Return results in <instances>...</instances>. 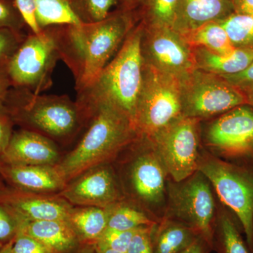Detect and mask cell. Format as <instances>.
Returning <instances> with one entry per match:
<instances>
[{"label": "cell", "mask_w": 253, "mask_h": 253, "mask_svg": "<svg viewBox=\"0 0 253 253\" xmlns=\"http://www.w3.org/2000/svg\"><path fill=\"white\" fill-rule=\"evenodd\" d=\"M61 56L59 40L43 31L23 39L7 62L12 87L40 94L51 84V74Z\"/></svg>", "instance_id": "ba28073f"}, {"label": "cell", "mask_w": 253, "mask_h": 253, "mask_svg": "<svg viewBox=\"0 0 253 253\" xmlns=\"http://www.w3.org/2000/svg\"><path fill=\"white\" fill-rule=\"evenodd\" d=\"M59 194L73 206L108 208L125 199L117 176L110 164L83 172L69 181Z\"/></svg>", "instance_id": "5bb4252c"}, {"label": "cell", "mask_w": 253, "mask_h": 253, "mask_svg": "<svg viewBox=\"0 0 253 253\" xmlns=\"http://www.w3.org/2000/svg\"><path fill=\"white\" fill-rule=\"evenodd\" d=\"M234 13L231 0H179L172 28L182 35Z\"/></svg>", "instance_id": "ac0fdd59"}, {"label": "cell", "mask_w": 253, "mask_h": 253, "mask_svg": "<svg viewBox=\"0 0 253 253\" xmlns=\"http://www.w3.org/2000/svg\"><path fill=\"white\" fill-rule=\"evenodd\" d=\"M181 84L183 117L201 120L247 104L244 91L213 73L195 70Z\"/></svg>", "instance_id": "9c48e42d"}, {"label": "cell", "mask_w": 253, "mask_h": 253, "mask_svg": "<svg viewBox=\"0 0 253 253\" xmlns=\"http://www.w3.org/2000/svg\"><path fill=\"white\" fill-rule=\"evenodd\" d=\"M234 13L253 16V0H232Z\"/></svg>", "instance_id": "60d3db41"}, {"label": "cell", "mask_w": 253, "mask_h": 253, "mask_svg": "<svg viewBox=\"0 0 253 253\" xmlns=\"http://www.w3.org/2000/svg\"><path fill=\"white\" fill-rule=\"evenodd\" d=\"M4 244L2 242H0V250L2 249L3 246H4Z\"/></svg>", "instance_id": "7dc6e473"}, {"label": "cell", "mask_w": 253, "mask_h": 253, "mask_svg": "<svg viewBox=\"0 0 253 253\" xmlns=\"http://www.w3.org/2000/svg\"><path fill=\"white\" fill-rule=\"evenodd\" d=\"M199 122L181 117L147 139L159 156L171 180L179 182L198 170Z\"/></svg>", "instance_id": "30bf717a"}, {"label": "cell", "mask_w": 253, "mask_h": 253, "mask_svg": "<svg viewBox=\"0 0 253 253\" xmlns=\"http://www.w3.org/2000/svg\"><path fill=\"white\" fill-rule=\"evenodd\" d=\"M107 208L94 206H73L67 220L78 237L96 244L107 228Z\"/></svg>", "instance_id": "7402d4cb"}, {"label": "cell", "mask_w": 253, "mask_h": 253, "mask_svg": "<svg viewBox=\"0 0 253 253\" xmlns=\"http://www.w3.org/2000/svg\"><path fill=\"white\" fill-rule=\"evenodd\" d=\"M12 253H52V252L38 240L21 231H18L13 243Z\"/></svg>", "instance_id": "836d02e7"}, {"label": "cell", "mask_w": 253, "mask_h": 253, "mask_svg": "<svg viewBox=\"0 0 253 253\" xmlns=\"http://www.w3.org/2000/svg\"><path fill=\"white\" fill-rule=\"evenodd\" d=\"M92 120L78 146L57 163L67 184L91 168L109 164L126 146L139 139L130 118L107 103L93 106Z\"/></svg>", "instance_id": "6da1fadb"}, {"label": "cell", "mask_w": 253, "mask_h": 253, "mask_svg": "<svg viewBox=\"0 0 253 253\" xmlns=\"http://www.w3.org/2000/svg\"><path fill=\"white\" fill-rule=\"evenodd\" d=\"M241 89L244 91L245 96H246L247 104L253 109V85L242 88Z\"/></svg>", "instance_id": "b9f144b4"}, {"label": "cell", "mask_w": 253, "mask_h": 253, "mask_svg": "<svg viewBox=\"0 0 253 253\" xmlns=\"http://www.w3.org/2000/svg\"><path fill=\"white\" fill-rule=\"evenodd\" d=\"M0 206L17 220L19 226L31 221L67 219L73 207L59 194L30 192L1 182Z\"/></svg>", "instance_id": "9a60e30c"}, {"label": "cell", "mask_w": 253, "mask_h": 253, "mask_svg": "<svg viewBox=\"0 0 253 253\" xmlns=\"http://www.w3.org/2000/svg\"><path fill=\"white\" fill-rule=\"evenodd\" d=\"M211 250H212V247L207 241L199 236L192 244L179 253H209Z\"/></svg>", "instance_id": "ab89813d"}, {"label": "cell", "mask_w": 253, "mask_h": 253, "mask_svg": "<svg viewBox=\"0 0 253 253\" xmlns=\"http://www.w3.org/2000/svg\"><path fill=\"white\" fill-rule=\"evenodd\" d=\"M95 251L96 253H122L96 244H95Z\"/></svg>", "instance_id": "7bdbcfd3"}, {"label": "cell", "mask_w": 253, "mask_h": 253, "mask_svg": "<svg viewBox=\"0 0 253 253\" xmlns=\"http://www.w3.org/2000/svg\"><path fill=\"white\" fill-rule=\"evenodd\" d=\"M12 84L7 72V63L0 65V115H8V97Z\"/></svg>", "instance_id": "8d00e7d4"}, {"label": "cell", "mask_w": 253, "mask_h": 253, "mask_svg": "<svg viewBox=\"0 0 253 253\" xmlns=\"http://www.w3.org/2000/svg\"><path fill=\"white\" fill-rule=\"evenodd\" d=\"M23 41L21 33L0 28V65L9 61Z\"/></svg>", "instance_id": "1f68e13d"}, {"label": "cell", "mask_w": 253, "mask_h": 253, "mask_svg": "<svg viewBox=\"0 0 253 253\" xmlns=\"http://www.w3.org/2000/svg\"><path fill=\"white\" fill-rule=\"evenodd\" d=\"M141 53L144 63L180 81L196 70L192 48L172 28L143 23Z\"/></svg>", "instance_id": "7c38bea8"}, {"label": "cell", "mask_w": 253, "mask_h": 253, "mask_svg": "<svg viewBox=\"0 0 253 253\" xmlns=\"http://www.w3.org/2000/svg\"><path fill=\"white\" fill-rule=\"evenodd\" d=\"M24 25L14 1L11 2L9 0H0V28L21 33Z\"/></svg>", "instance_id": "4dcf8cb0"}, {"label": "cell", "mask_w": 253, "mask_h": 253, "mask_svg": "<svg viewBox=\"0 0 253 253\" xmlns=\"http://www.w3.org/2000/svg\"><path fill=\"white\" fill-rule=\"evenodd\" d=\"M233 85L240 89L253 85V61L249 67L242 72L231 76H221Z\"/></svg>", "instance_id": "74e56055"}, {"label": "cell", "mask_w": 253, "mask_h": 253, "mask_svg": "<svg viewBox=\"0 0 253 253\" xmlns=\"http://www.w3.org/2000/svg\"><path fill=\"white\" fill-rule=\"evenodd\" d=\"M7 107L13 122L54 138L72 134L83 114L79 104L68 96H44L17 88L10 91Z\"/></svg>", "instance_id": "277c9868"}, {"label": "cell", "mask_w": 253, "mask_h": 253, "mask_svg": "<svg viewBox=\"0 0 253 253\" xmlns=\"http://www.w3.org/2000/svg\"><path fill=\"white\" fill-rule=\"evenodd\" d=\"M208 146L227 159L253 161V109L248 104L221 114L206 134Z\"/></svg>", "instance_id": "4fadbf2b"}, {"label": "cell", "mask_w": 253, "mask_h": 253, "mask_svg": "<svg viewBox=\"0 0 253 253\" xmlns=\"http://www.w3.org/2000/svg\"><path fill=\"white\" fill-rule=\"evenodd\" d=\"M17 220L0 206V242L14 239L19 229Z\"/></svg>", "instance_id": "d590c367"}, {"label": "cell", "mask_w": 253, "mask_h": 253, "mask_svg": "<svg viewBox=\"0 0 253 253\" xmlns=\"http://www.w3.org/2000/svg\"><path fill=\"white\" fill-rule=\"evenodd\" d=\"M142 33L143 23L133 28L94 83L81 91L78 104L83 114L96 104L107 103L126 113L134 124L144 71Z\"/></svg>", "instance_id": "7a4b0ae2"}, {"label": "cell", "mask_w": 253, "mask_h": 253, "mask_svg": "<svg viewBox=\"0 0 253 253\" xmlns=\"http://www.w3.org/2000/svg\"><path fill=\"white\" fill-rule=\"evenodd\" d=\"M13 123L8 115H0V156L7 147L12 135Z\"/></svg>", "instance_id": "f35d334b"}, {"label": "cell", "mask_w": 253, "mask_h": 253, "mask_svg": "<svg viewBox=\"0 0 253 253\" xmlns=\"http://www.w3.org/2000/svg\"><path fill=\"white\" fill-rule=\"evenodd\" d=\"M23 22L31 30L33 34L40 35L41 29L37 20L36 0H13Z\"/></svg>", "instance_id": "d6a6232c"}, {"label": "cell", "mask_w": 253, "mask_h": 253, "mask_svg": "<svg viewBox=\"0 0 253 253\" xmlns=\"http://www.w3.org/2000/svg\"><path fill=\"white\" fill-rule=\"evenodd\" d=\"M82 253H96V251H95V249H86L85 251H84V252H83Z\"/></svg>", "instance_id": "bcb514c9"}, {"label": "cell", "mask_w": 253, "mask_h": 253, "mask_svg": "<svg viewBox=\"0 0 253 253\" xmlns=\"http://www.w3.org/2000/svg\"><path fill=\"white\" fill-rule=\"evenodd\" d=\"M83 23L102 21L111 14L116 0H68Z\"/></svg>", "instance_id": "f1b7e54d"}, {"label": "cell", "mask_w": 253, "mask_h": 253, "mask_svg": "<svg viewBox=\"0 0 253 253\" xmlns=\"http://www.w3.org/2000/svg\"><path fill=\"white\" fill-rule=\"evenodd\" d=\"M219 23L236 48L253 51V16L234 13Z\"/></svg>", "instance_id": "4316f807"}, {"label": "cell", "mask_w": 253, "mask_h": 253, "mask_svg": "<svg viewBox=\"0 0 253 253\" xmlns=\"http://www.w3.org/2000/svg\"><path fill=\"white\" fill-rule=\"evenodd\" d=\"M241 232L242 229L235 216L224 209L218 211L213 249L218 253H252Z\"/></svg>", "instance_id": "603a6c76"}, {"label": "cell", "mask_w": 253, "mask_h": 253, "mask_svg": "<svg viewBox=\"0 0 253 253\" xmlns=\"http://www.w3.org/2000/svg\"><path fill=\"white\" fill-rule=\"evenodd\" d=\"M153 226L138 229L131 239L126 253H154L151 243Z\"/></svg>", "instance_id": "e575fe53"}, {"label": "cell", "mask_w": 253, "mask_h": 253, "mask_svg": "<svg viewBox=\"0 0 253 253\" xmlns=\"http://www.w3.org/2000/svg\"><path fill=\"white\" fill-rule=\"evenodd\" d=\"M144 139V147L127 167L126 187L132 202L159 221L167 205L168 174L152 145Z\"/></svg>", "instance_id": "8fae6325"}, {"label": "cell", "mask_w": 253, "mask_h": 253, "mask_svg": "<svg viewBox=\"0 0 253 253\" xmlns=\"http://www.w3.org/2000/svg\"><path fill=\"white\" fill-rule=\"evenodd\" d=\"M132 29V18L126 11L98 22L68 26L66 41L80 92L91 85Z\"/></svg>", "instance_id": "3957f363"}, {"label": "cell", "mask_w": 253, "mask_h": 253, "mask_svg": "<svg viewBox=\"0 0 253 253\" xmlns=\"http://www.w3.org/2000/svg\"><path fill=\"white\" fill-rule=\"evenodd\" d=\"M144 3V24L172 28L179 0H142Z\"/></svg>", "instance_id": "83f0119b"}, {"label": "cell", "mask_w": 253, "mask_h": 253, "mask_svg": "<svg viewBox=\"0 0 253 253\" xmlns=\"http://www.w3.org/2000/svg\"><path fill=\"white\" fill-rule=\"evenodd\" d=\"M122 1L126 6H130L131 5L135 4L136 1H139V0H122Z\"/></svg>", "instance_id": "f6af8a7d"}, {"label": "cell", "mask_w": 253, "mask_h": 253, "mask_svg": "<svg viewBox=\"0 0 253 253\" xmlns=\"http://www.w3.org/2000/svg\"><path fill=\"white\" fill-rule=\"evenodd\" d=\"M231 1H232V0H231Z\"/></svg>", "instance_id": "c3c4849f"}, {"label": "cell", "mask_w": 253, "mask_h": 253, "mask_svg": "<svg viewBox=\"0 0 253 253\" xmlns=\"http://www.w3.org/2000/svg\"><path fill=\"white\" fill-rule=\"evenodd\" d=\"M201 171L224 206L239 221L246 242L253 253V169L214 157L200 155Z\"/></svg>", "instance_id": "8992f818"}, {"label": "cell", "mask_w": 253, "mask_h": 253, "mask_svg": "<svg viewBox=\"0 0 253 253\" xmlns=\"http://www.w3.org/2000/svg\"><path fill=\"white\" fill-rule=\"evenodd\" d=\"M181 117L180 80L144 63L134 121L139 137L151 139Z\"/></svg>", "instance_id": "5b68a950"}, {"label": "cell", "mask_w": 253, "mask_h": 253, "mask_svg": "<svg viewBox=\"0 0 253 253\" xmlns=\"http://www.w3.org/2000/svg\"><path fill=\"white\" fill-rule=\"evenodd\" d=\"M14 239H11V241H8L6 244L4 245L2 249L0 250V253H12V246L14 243Z\"/></svg>", "instance_id": "ee69618b"}, {"label": "cell", "mask_w": 253, "mask_h": 253, "mask_svg": "<svg viewBox=\"0 0 253 253\" xmlns=\"http://www.w3.org/2000/svg\"><path fill=\"white\" fill-rule=\"evenodd\" d=\"M199 236L189 226L170 218L163 217L151 231L154 253H179Z\"/></svg>", "instance_id": "44dd1931"}, {"label": "cell", "mask_w": 253, "mask_h": 253, "mask_svg": "<svg viewBox=\"0 0 253 253\" xmlns=\"http://www.w3.org/2000/svg\"><path fill=\"white\" fill-rule=\"evenodd\" d=\"M18 231L34 238L52 253H65L72 250L78 236L67 219L41 220L24 223Z\"/></svg>", "instance_id": "d6986e66"}, {"label": "cell", "mask_w": 253, "mask_h": 253, "mask_svg": "<svg viewBox=\"0 0 253 253\" xmlns=\"http://www.w3.org/2000/svg\"><path fill=\"white\" fill-rule=\"evenodd\" d=\"M211 186L199 170L179 182L170 179L168 183L167 205L163 217L189 226L213 249L218 211Z\"/></svg>", "instance_id": "52a82bcc"}, {"label": "cell", "mask_w": 253, "mask_h": 253, "mask_svg": "<svg viewBox=\"0 0 253 253\" xmlns=\"http://www.w3.org/2000/svg\"><path fill=\"white\" fill-rule=\"evenodd\" d=\"M37 20L41 29L54 25L80 26L83 22L68 0H36Z\"/></svg>", "instance_id": "484cf974"}, {"label": "cell", "mask_w": 253, "mask_h": 253, "mask_svg": "<svg viewBox=\"0 0 253 253\" xmlns=\"http://www.w3.org/2000/svg\"><path fill=\"white\" fill-rule=\"evenodd\" d=\"M0 161L12 165L54 166L59 162V151L47 136L31 129H20L12 133Z\"/></svg>", "instance_id": "2e32d148"}, {"label": "cell", "mask_w": 253, "mask_h": 253, "mask_svg": "<svg viewBox=\"0 0 253 253\" xmlns=\"http://www.w3.org/2000/svg\"><path fill=\"white\" fill-rule=\"evenodd\" d=\"M0 176L8 185L38 194H59L67 184L57 164L27 166L0 161Z\"/></svg>", "instance_id": "e0dca14e"}, {"label": "cell", "mask_w": 253, "mask_h": 253, "mask_svg": "<svg viewBox=\"0 0 253 253\" xmlns=\"http://www.w3.org/2000/svg\"><path fill=\"white\" fill-rule=\"evenodd\" d=\"M138 229H139L130 231H120L106 228L95 244L104 246L118 252L126 253L131 239Z\"/></svg>", "instance_id": "f546056e"}, {"label": "cell", "mask_w": 253, "mask_h": 253, "mask_svg": "<svg viewBox=\"0 0 253 253\" xmlns=\"http://www.w3.org/2000/svg\"><path fill=\"white\" fill-rule=\"evenodd\" d=\"M107 228L120 231H130L154 226L158 220L134 203L123 199L108 208Z\"/></svg>", "instance_id": "d4e9b609"}, {"label": "cell", "mask_w": 253, "mask_h": 253, "mask_svg": "<svg viewBox=\"0 0 253 253\" xmlns=\"http://www.w3.org/2000/svg\"><path fill=\"white\" fill-rule=\"evenodd\" d=\"M181 36L191 48H204L221 54H231L236 49L219 21L208 23Z\"/></svg>", "instance_id": "cb8c5ba5"}, {"label": "cell", "mask_w": 253, "mask_h": 253, "mask_svg": "<svg viewBox=\"0 0 253 253\" xmlns=\"http://www.w3.org/2000/svg\"><path fill=\"white\" fill-rule=\"evenodd\" d=\"M197 70L220 76L242 72L253 61V51L236 48L231 54H221L204 48H192Z\"/></svg>", "instance_id": "ffe728a7"}]
</instances>
